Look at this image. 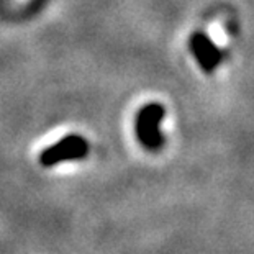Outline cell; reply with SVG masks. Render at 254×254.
Listing matches in <instances>:
<instances>
[{
    "mask_svg": "<svg viewBox=\"0 0 254 254\" xmlns=\"http://www.w3.org/2000/svg\"><path fill=\"white\" fill-rule=\"evenodd\" d=\"M166 110L161 104H148L136 113L134 120V133L138 141L146 149H159L164 143L163 134L159 131V123L164 118Z\"/></svg>",
    "mask_w": 254,
    "mask_h": 254,
    "instance_id": "obj_1",
    "label": "cell"
},
{
    "mask_svg": "<svg viewBox=\"0 0 254 254\" xmlns=\"http://www.w3.org/2000/svg\"><path fill=\"white\" fill-rule=\"evenodd\" d=\"M89 143L80 134H67L58 143L51 144L40 154V163L45 167H53L66 161H79L87 158Z\"/></svg>",
    "mask_w": 254,
    "mask_h": 254,
    "instance_id": "obj_2",
    "label": "cell"
},
{
    "mask_svg": "<svg viewBox=\"0 0 254 254\" xmlns=\"http://www.w3.org/2000/svg\"><path fill=\"white\" fill-rule=\"evenodd\" d=\"M189 48H190V53L193 55V58H195V61L202 71L213 72L215 69L220 66L221 51L207 35L202 33V31H195V33L190 36Z\"/></svg>",
    "mask_w": 254,
    "mask_h": 254,
    "instance_id": "obj_3",
    "label": "cell"
}]
</instances>
